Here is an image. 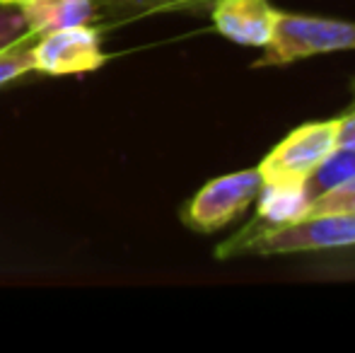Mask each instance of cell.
Returning a JSON list of instances; mask_svg holds the SVG:
<instances>
[{
  "instance_id": "6da1fadb",
  "label": "cell",
  "mask_w": 355,
  "mask_h": 353,
  "mask_svg": "<svg viewBox=\"0 0 355 353\" xmlns=\"http://www.w3.org/2000/svg\"><path fill=\"white\" fill-rule=\"evenodd\" d=\"M334 51H355V22L278 12L271 42L263 46V56L254 66H290L300 58Z\"/></svg>"
},
{
  "instance_id": "7a4b0ae2",
  "label": "cell",
  "mask_w": 355,
  "mask_h": 353,
  "mask_svg": "<svg viewBox=\"0 0 355 353\" xmlns=\"http://www.w3.org/2000/svg\"><path fill=\"white\" fill-rule=\"evenodd\" d=\"M261 184L257 167L215 177L184 203L182 223L189 230L203 235L223 230L225 225L239 221L247 213V208L257 201Z\"/></svg>"
},
{
  "instance_id": "3957f363",
  "label": "cell",
  "mask_w": 355,
  "mask_h": 353,
  "mask_svg": "<svg viewBox=\"0 0 355 353\" xmlns=\"http://www.w3.org/2000/svg\"><path fill=\"white\" fill-rule=\"evenodd\" d=\"M341 119L309 121L283 138L257 167L261 182L304 184L338 148Z\"/></svg>"
},
{
  "instance_id": "277c9868",
  "label": "cell",
  "mask_w": 355,
  "mask_h": 353,
  "mask_svg": "<svg viewBox=\"0 0 355 353\" xmlns=\"http://www.w3.org/2000/svg\"><path fill=\"white\" fill-rule=\"evenodd\" d=\"M355 247V213H327L276 227L247 242L242 255L276 257L295 252H327Z\"/></svg>"
},
{
  "instance_id": "5b68a950",
  "label": "cell",
  "mask_w": 355,
  "mask_h": 353,
  "mask_svg": "<svg viewBox=\"0 0 355 353\" xmlns=\"http://www.w3.org/2000/svg\"><path fill=\"white\" fill-rule=\"evenodd\" d=\"M107 61L109 53L102 49V29L94 27V22L39 34L32 46L34 73L51 78L94 73Z\"/></svg>"
},
{
  "instance_id": "8992f818",
  "label": "cell",
  "mask_w": 355,
  "mask_h": 353,
  "mask_svg": "<svg viewBox=\"0 0 355 353\" xmlns=\"http://www.w3.org/2000/svg\"><path fill=\"white\" fill-rule=\"evenodd\" d=\"M220 34L239 46L263 49L273 37L278 12L271 0H215L208 10Z\"/></svg>"
},
{
  "instance_id": "52a82bcc",
  "label": "cell",
  "mask_w": 355,
  "mask_h": 353,
  "mask_svg": "<svg viewBox=\"0 0 355 353\" xmlns=\"http://www.w3.org/2000/svg\"><path fill=\"white\" fill-rule=\"evenodd\" d=\"M94 24L121 27L133 19H143L162 12H206L215 0H92Z\"/></svg>"
},
{
  "instance_id": "ba28073f",
  "label": "cell",
  "mask_w": 355,
  "mask_h": 353,
  "mask_svg": "<svg viewBox=\"0 0 355 353\" xmlns=\"http://www.w3.org/2000/svg\"><path fill=\"white\" fill-rule=\"evenodd\" d=\"M22 12L32 34H46L71 24L94 22L92 0H10Z\"/></svg>"
},
{
  "instance_id": "9c48e42d",
  "label": "cell",
  "mask_w": 355,
  "mask_h": 353,
  "mask_svg": "<svg viewBox=\"0 0 355 353\" xmlns=\"http://www.w3.org/2000/svg\"><path fill=\"white\" fill-rule=\"evenodd\" d=\"M355 177V148L338 146L322 165L314 170V175L307 179V189L312 193V198H317L319 193L329 191V189L338 187V184L348 182Z\"/></svg>"
},
{
  "instance_id": "30bf717a",
  "label": "cell",
  "mask_w": 355,
  "mask_h": 353,
  "mask_svg": "<svg viewBox=\"0 0 355 353\" xmlns=\"http://www.w3.org/2000/svg\"><path fill=\"white\" fill-rule=\"evenodd\" d=\"M34 42H37V34L29 32L0 51V87L10 85V83H17L34 73V63H32Z\"/></svg>"
},
{
  "instance_id": "8fae6325",
  "label": "cell",
  "mask_w": 355,
  "mask_h": 353,
  "mask_svg": "<svg viewBox=\"0 0 355 353\" xmlns=\"http://www.w3.org/2000/svg\"><path fill=\"white\" fill-rule=\"evenodd\" d=\"M327 213H355V177L338 184V187L329 189V191L319 193V196L309 203L304 218L327 216Z\"/></svg>"
},
{
  "instance_id": "7c38bea8",
  "label": "cell",
  "mask_w": 355,
  "mask_h": 353,
  "mask_svg": "<svg viewBox=\"0 0 355 353\" xmlns=\"http://www.w3.org/2000/svg\"><path fill=\"white\" fill-rule=\"evenodd\" d=\"M24 34H29V29L19 8L10 0H0V51L22 39Z\"/></svg>"
},
{
  "instance_id": "4fadbf2b",
  "label": "cell",
  "mask_w": 355,
  "mask_h": 353,
  "mask_svg": "<svg viewBox=\"0 0 355 353\" xmlns=\"http://www.w3.org/2000/svg\"><path fill=\"white\" fill-rule=\"evenodd\" d=\"M341 119V131H338V146L355 148V104Z\"/></svg>"
}]
</instances>
